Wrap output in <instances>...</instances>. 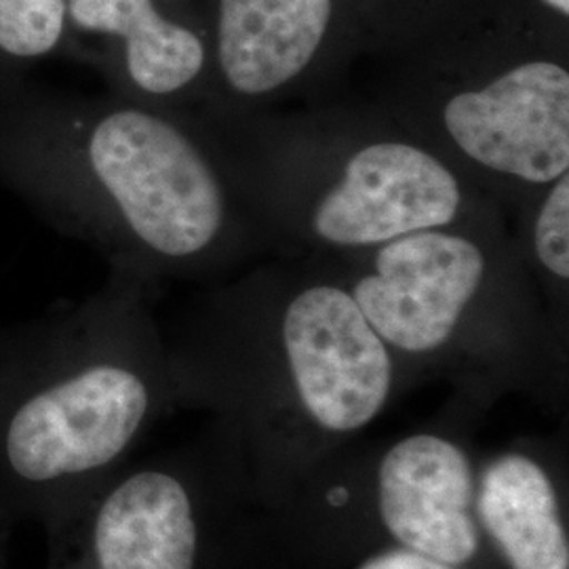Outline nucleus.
<instances>
[{
	"instance_id": "39448f33",
	"label": "nucleus",
	"mask_w": 569,
	"mask_h": 569,
	"mask_svg": "<svg viewBox=\"0 0 569 569\" xmlns=\"http://www.w3.org/2000/svg\"><path fill=\"white\" fill-rule=\"evenodd\" d=\"M281 346L293 390L319 427L350 432L387 406L392 355L338 279H305L281 312Z\"/></svg>"
},
{
	"instance_id": "20e7f679",
	"label": "nucleus",
	"mask_w": 569,
	"mask_h": 569,
	"mask_svg": "<svg viewBox=\"0 0 569 569\" xmlns=\"http://www.w3.org/2000/svg\"><path fill=\"white\" fill-rule=\"evenodd\" d=\"M390 350L432 355L477 305L526 266L505 213L409 232L327 262Z\"/></svg>"
},
{
	"instance_id": "6e6552de",
	"label": "nucleus",
	"mask_w": 569,
	"mask_h": 569,
	"mask_svg": "<svg viewBox=\"0 0 569 569\" xmlns=\"http://www.w3.org/2000/svg\"><path fill=\"white\" fill-rule=\"evenodd\" d=\"M70 56H87L110 93L136 102L203 114L209 93V41L163 0H66Z\"/></svg>"
},
{
	"instance_id": "2eb2a0df",
	"label": "nucleus",
	"mask_w": 569,
	"mask_h": 569,
	"mask_svg": "<svg viewBox=\"0 0 569 569\" xmlns=\"http://www.w3.org/2000/svg\"><path fill=\"white\" fill-rule=\"evenodd\" d=\"M547 7H550L552 11H557L559 16L568 18L569 16V0H542Z\"/></svg>"
},
{
	"instance_id": "4468645a",
	"label": "nucleus",
	"mask_w": 569,
	"mask_h": 569,
	"mask_svg": "<svg viewBox=\"0 0 569 569\" xmlns=\"http://www.w3.org/2000/svg\"><path fill=\"white\" fill-rule=\"evenodd\" d=\"M11 528L7 521L0 519V569H9V542H11Z\"/></svg>"
},
{
	"instance_id": "ddd939ff",
	"label": "nucleus",
	"mask_w": 569,
	"mask_h": 569,
	"mask_svg": "<svg viewBox=\"0 0 569 569\" xmlns=\"http://www.w3.org/2000/svg\"><path fill=\"white\" fill-rule=\"evenodd\" d=\"M359 569H456L443 561H437L416 550H388L373 559H369L366 566Z\"/></svg>"
},
{
	"instance_id": "1a4fd4ad",
	"label": "nucleus",
	"mask_w": 569,
	"mask_h": 569,
	"mask_svg": "<svg viewBox=\"0 0 569 569\" xmlns=\"http://www.w3.org/2000/svg\"><path fill=\"white\" fill-rule=\"evenodd\" d=\"M378 507L406 549L453 568L479 550L472 467L443 437L413 435L388 451L378 472Z\"/></svg>"
},
{
	"instance_id": "f8f14e48",
	"label": "nucleus",
	"mask_w": 569,
	"mask_h": 569,
	"mask_svg": "<svg viewBox=\"0 0 569 569\" xmlns=\"http://www.w3.org/2000/svg\"><path fill=\"white\" fill-rule=\"evenodd\" d=\"M70 53L66 0H0V72Z\"/></svg>"
},
{
	"instance_id": "423d86ee",
	"label": "nucleus",
	"mask_w": 569,
	"mask_h": 569,
	"mask_svg": "<svg viewBox=\"0 0 569 569\" xmlns=\"http://www.w3.org/2000/svg\"><path fill=\"white\" fill-rule=\"evenodd\" d=\"M44 569H197L199 523L182 479L142 468L44 529Z\"/></svg>"
},
{
	"instance_id": "f257e3e1",
	"label": "nucleus",
	"mask_w": 569,
	"mask_h": 569,
	"mask_svg": "<svg viewBox=\"0 0 569 569\" xmlns=\"http://www.w3.org/2000/svg\"><path fill=\"white\" fill-rule=\"evenodd\" d=\"M0 183L143 284L237 264L262 243L203 114L0 72Z\"/></svg>"
},
{
	"instance_id": "7ed1b4c3",
	"label": "nucleus",
	"mask_w": 569,
	"mask_h": 569,
	"mask_svg": "<svg viewBox=\"0 0 569 569\" xmlns=\"http://www.w3.org/2000/svg\"><path fill=\"white\" fill-rule=\"evenodd\" d=\"M207 121L262 243L287 262L327 264L409 232L505 213L371 106Z\"/></svg>"
},
{
	"instance_id": "9b49d317",
	"label": "nucleus",
	"mask_w": 569,
	"mask_h": 569,
	"mask_svg": "<svg viewBox=\"0 0 569 569\" xmlns=\"http://www.w3.org/2000/svg\"><path fill=\"white\" fill-rule=\"evenodd\" d=\"M517 251L528 272L545 283H569V173L542 188L519 209Z\"/></svg>"
},
{
	"instance_id": "9d476101",
	"label": "nucleus",
	"mask_w": 569,
	"mask_h": 569,
	"mask_svg": "<svg viewBox=\"0 0 569 569\" xmlns=\"http://www.w3.org/2000/svg\"><path fill=\"white\" fill-rule=\"evenodd\" d=\"M477 510L510 569H569L559 500L549 475L533 460L510 453L491 462Z\"/></svg>"
},
{
	"instance_id": "0eeeda50",
	"label": "nucleus",
	"mask_w": 569,
	"mask_h": 569,
	"mask_svg": "<svg viewBox=\"0 0 569 569\" xmlns=\"http://www.w3.org/2000/svg\"><path fill=\"white\" fill-rule=\"evenodd\" d=\"M333 0H218L203 117L268 112L300 96L326 51Z\"/></svg>"
},
{
	"instance_id": "dca6fc26",
	"label": "nucleus",
	"mask_w": 569,
	"mask_h": 569,
	"mask_svg": "<svg viewBox=\"0 0 569 569\" xmlns=\"http://www.w3.org/2000/svg\"><path fill=\"white\" fill-rule=\"evenodd\" d=\"M0 342H2V327H0Z\"/></svg>"
},
{
	"instance_id": "f03ea898",
	"label": "nucleus",
	"mask_w": 569,
	"mask_h": 569,
	"mask_svg": "<svg viewBox=\"0 0 569 569\" xmlns=\"http://www.w3.org/2000/svg\"><path fill=\"white\" fill-rule=\"evenodd\" d=\"M150 284L110 272L82 305L2 327L0 519L51 528L133 446L159 401Z\"/></svg>"
}]
</instances>
